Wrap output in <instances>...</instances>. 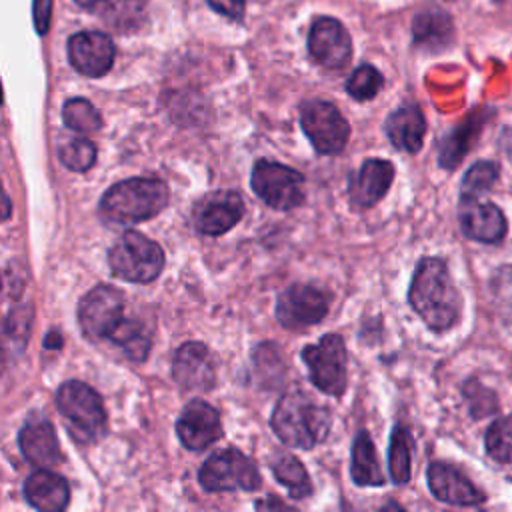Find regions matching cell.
Wrapping results in <instances>:
<instances>
[{
    "label": "cell",
    "mask_w": 512,
    "mask_h": 512,
    "mask_svg": "<svg viewBox=\"0 0 512 512\" xmlns=\"http://www.w3.org/2000/svg\"><path fill=\"white\" fill-rule=\"evenodd\" d=\"M408 304L432 332H446L458 322L462 296L442 258L428 256L416 264Z\"/></svg>",
    "instance_id": "cell-1"
},
{
    "label": "cell",
    "mask_w": 512,
    "mask_h": 512,
    "mask_svg": "<svg viewBox=\"0 0 512 512\" xmlns=\"http://www.w3.org/2000/svg\"><path fill=\"white\" fill-rule=\"evenodd\" d=\"M270 424L286 446L310 450L326 438L330 430V410L316 404L306 392L294 388L278 400Z\"/></svg>",
    "instance_id": "cell-2"
},
{
    "label": "cell",
    "mask_w": 512,
    "mask_h": 512,
    "mask_svg": "<svg viewBox=\"0 0 512 512\" xmlns=\"http://www.w3.org/2000/svg\"><path fill=\"white\" fill-rule=\"evenodd\" d=\"M170 198L168 186L158 178H130L110 186L102 200L100 212L106 220L134 224L156 216L166 208Z\"/></svg>",
    "instance_id": "cell-3"
},
{
    "label": "cell",
    "mask_w": 512,
    "mask_h": 512,
    "mask_svg": "<svg viewBox=\"0 0 512 512\" xmlns=\"http://www.w3.org/2000/svg\"><path fill=\"white\" fill-rule=\"evenodd\" d=\"M108 264L114 276L126 282L146 284L160 276L164 268V252L144 234L126 230L108 250Z\"/></svg>",
    "instance_id": "cell-4"
},
{
    "label": "cell",
    "mask_w": 512,
    "mask_h": 512,
    "mask_svg": "<svg viewBox=\"0 0 512 512\" xmlns=\"http://www.w3.org/2000/svg\"><path fill=\"white\" fill-rule=\"evenodd\" d=\"M56 404L80 440H96L106 430V410L100 396L84 382L70 380L58 388Z\"/></svg>",
    "instance_id": "cell-5"
},
{
    "label": "cell",
    "mask_w": 512,
    "mask_h": 512,
    "mask_svg": "<svg viewBox=\"0 0 512 512\" xmlns=\"http://www.w3.org/2000/svg\"><path fill=\"white\" fill-rule=\"evenodd\" d=\"M198 482L206 492H252L262 486V478L256 464L236 448H226L212 454L200 466Z\"/></svg>",
    "instance_id": "cell-6"
},
{
    "label": "cell",
    "mask_w": 512,
    "mask_h": 512,
    "mask_svg": "<svg viewBox=\"0 0 512 512\" xmlns=\"http://www.w3.org/2000/svg\"><path fill=\"white\" fill-rule=\"evenodd\" d=\"M250 186L274 210H292L304 202V176L272 160H258L254 164Z\"/></svg>",
    "instance_id": "cell-7"
},
{
    "label": "cell",
    "mask_w": 512,
    "mask_h": 512,
    "mask_svg": "<svg viewBox=\"0 0 512 512\" xmlns=\"http://www.w3.org/2000/svg\"><path fill=\"white\" fill-rule=\"evenodd\" d=\"M302 360L308 366L312 384L330 396H342L346 390V346L342 336L324 334L318 344L302 348Z\"/></svg>",
    "instance_id": "cell-8"
},
{
    "label": "cell",
    "mask_w": 512,
    "mask_h": 512,
    "mask_svg": "<svg viewBox=\"0 0 512 512\" xmlns=\"http://www.w3.org/2000/svg\"><path fill=\"white\" fill-rule=\"evenodd\" d=\"M300 126L318 154H338L350 138V124L340 110L326 100H310L300 108Z\"/></svg>",
    "instance_id": "cell-9"
},
{
    "label": "cell",
    "mask_w": 512,
    "mask_h": 512,
    "mask_svg": "<svg viewBox=\"0 0 512 512\" xmlns=\"http://www.w3.org/2000/svg\"><path fill=\"white\" fill-rule=\"evenodd\" d=\"M124 296L112 286H96L78 302V324L90 340L108 338L122 320Z\"/></svg>",
    "instance_id": "cell-10"
},
{
    "label": "cell",
    "mask_w": 512,
    "mask_h": 512,
    "mask_svg": "<svg viewBox=\"0 0 512 512\" xmlns=\"http://www.w3.org/2000/svg\"><path fill=\"white\" fill-rule=\"evenodd\" d=\"M328 312V294L310 284L286 288L276 302V318L288 330H300L322 322Z\"/></svg>",
    "instance_id": "cell-11"
},
{
    "label": "cell",
    "mask_w": 512,
    "mask_h": 512,
    "mask_svg": "<svg viewBox=\"0 0 512 512\" xmlns=\"http://www.w3.org/2000/svg\"><path fill=\"white\" fill-rule=\"evenodd\" d=\"M310 56L328 70L344 68L352 58V40L336 18H316L308 32Z\"/></svg>",
    "instance_id": "cell-12"
},
{
    "label": "cell",
    "mask_w": 512,
    "mask_h": 512,
    "mask_svg": "<svg viewBox=\"0 0 512 512\" xmlns=\"http://www.w3.org/2000/svg\"><path fill=\"white\" fill-rule=\"evenodd\" d=\"M244 214L242 196L234 190H218L206 194L196 202L192 220L198 232L206 236H220L228 232Z\"/></svg>",
    "instance_id": "cell-13"
},
{
    "label": "cell",
    "mask_w": 512,
    "mask_h": 512,
    "mask_svg": "<svg viewBox=\"0 0 512 512\" xmlns=\"http://www.w3.org/2000/svg\"><path fill=\"white\" fill-rule=\"evenodd\" d=\"M68 60L84 76H104L114 64V44L108 34L84 30L68 40Z\"/></svg>",
    "instance_id": "cell-14"
},
{
    "label": "cell",
    "mask_w": 512,
    "mask_h": 512,
    "mask_svg": "<svg viewBox=\"0 0 512 512\" xmlns=\"http://www.w3.org/2000/svg\"><path fill=\"white\" fill-rule=\"evenodd\" d=\"M176 432L188 450H204L222 436L220 414L204 400H192L184 406L176 422Z\"/></svg>",
    "instance_id": "cell-15"
},
{
    "label": "cell",
    "mask_w": 512,
    "mask_h": 512,
    "mask_svg": "<svg viewBox=\"0 0 512 512\" xmlns=\"http://www.w3.org/2000/svg\"><path fill=\"white\" fill-rule=\"evenodd\" d=\"M172 376L184 390H210L216 382V366L210 350L202 342L182 344L174 354Z\"/></svg>",
    "instance_id": "cell-16"
},
{
    "label": "cell",
    "mask_w": 512,
    "mask_h": 512,
    "mask_svg": "<svg viewBox=\"0 0 512 512\" xmlns=\"http://www.w3.org/2000/svg\"><path fill=\"white\" fill-rule=\"evenodd\" d=\"M458 222L470 240L486 244H498L508 230L502 210L496 204L480 202L478 198H460Z\"/></svg>",
    "instance_id": "cell-17"
},
{
    "label": "cell",
    "mask_w": 512,
    "mask_h": 512,
    "mask_svg": "<svg viewBox=\"0 0 512 512\" xmlns=\"http://www.w3.org/2000/svg\"><path fill=\"white\" fill-rule=\"evenodd\" d=\"M430 492L452 506H476L486 500V494L458 468L446 462H432L426 470Z\"/></svg>",
    "instance_id": "cell-18"
},
{
    "label": "cell",
    "mask_w": 512,
    "mask_h": 512,
    "mask_svg": "<svg viewBox=\"0 0 512 512\" xmlns=\"http://www.w3.org/2000/svg\"><path fill=\"white\" fill-rule=\"evenodd\" d=\"M394 180V164L382 158H368L348 184L352 206L370 208L384 198Z\"/></svg>",
    "instance_id": "cell-19"
},
{
    "label": "cell",
    "mask_w": 512,
    "mask_h": 512,
    "mask_svg": "<svg viewBox=\"0 0 512 512\" xmlns=\"http://www.w3.org/2000/svg\"><path fill=\"white\" fill-rule=\"evenodd\" d=\"M384 132L394 148L410 154L418 152L426 134V120L422 110L416 104L400 106L386 118Z\"/></svg>",
    "instance_id": "cell-20"
},
{
    "label": "cell",
    "mask_w": 512,
    "mask_h": 512,
    "mask_svg": "<svg viewBox=\"0 0 512 512\" xmlns=\"http://www.w3.org/2000/svg\"><path fill=\"white\" fill-rule=\"evenodd\" d=\"M18 444H20L24 458L40 468L56 466L62 460L54 426L46 420L28 422L20 430Z\"/></svg>",
    "instance_id": "cell-21"
},
{
    "label": "cell",
    "mask_w": 512,
    "mask_h": 512,
    "mask_svg": "<svg viewBox=\"0 0 512 512\" xmlns=\"http://www.w3.org/2000/svg\"><path fill=\"white\" fill-rule=\"evenodd\" d=\"M24 496L36 510L60 512L68 506L70 488L60 474L44 468L26 478Z\"/></svg>",
    "instance_id": "cell-22"
},
{
    "label": "cell",
    "mask_w": 512,
    "mask_h": 512,
    "mask_svg": "<svg viewBox=\"0 0 512 512\" xmlns=\"http://www.w3.org/2000/svg\"><path fill=\"white\" fill-rule=\"evenodd\" d=\"M414 42L428 50L446 48L454 38V26L446 12L426 10L420 12L412 22Z\"/></svg>",
    "instance_id": "cell-23"
},
{
    "label": "cell",
    "mask_w": 512,
    "mask_h": 512,
    "mask_svg": "<svg viewBox=\"0 0 512 512\" xmlns=\"http://www.w3.org/2000/svg\"><path fill=\"white\" fill-rule=\"evenodd\" d=\"M350 474L354 484L358 486H382L384 474L378 462V454L374 442L370 440L368 432H358L352 444V464Z\"/></svg>",
    "instance_id": "cell-24"
},
{
    "label": "cell",
    "mask_w": 512,
    "mask_h": 512,
    "mask_svg": "<svg viewBox=\"0 0 512 512\" xmlns=\"http://www.w3.org/2000/svg\"><path fill=\"white\" fill-rule=\"evenodd\" d=\"M486 114L484 112H476L472 114L464 124H460L458 128H454L440 146V164L444 168H454L460 164V160L464 158V154L470 150V146L474 144L476 136L480 134L482 126H484Z\"/></svg>",
    "instance_id": "cell-25"
},
{
    "label": "cell",
    "mask_w": 512,
    "mask_h": 512,
    "mask_svg": "<svg viewBox=\"0 0 512 512\" xmlns=\"http://www.w3.org/2000/svg\"><path fill=\"white\" fill-rule=\"evenodd\" d=\"M270 470H272L274 478L288 490V494L292 498L300 500V498H306L312 494V484H310L308 472L296 456H292L288 452L272 454Z\"/></svg>",
    "instance_id": "cell-26"
},
{
    "label": "cell",
    "mask_w": 512,
    "mask_h": 512,
    "mask_svg": "<svg viewBox=\"0 0 512 512\" xmlns=\"http://www.w3.org/2000/svg\"><path fill=\"white\" fill-rule=\"evenodd\" d=\"M388 468L394 484L402 486L412 476V434L404 424H396L390 436Z\"/></svg>",
    "instance_id": "cell-27"
},
{
    "label": "cell",
    "mask_w": 512,
    "mask_h": 512,
    "mask_svg": "<svg viewBox=\"0 0 512 512\" xmlns=\"http://www.w3.org/2000/svg\"><path fill=\"white\" fill-rule=\"evenodd\" d=\"M114 344H118L128 358L142 362L150 352V336L146 328L136 320H120L116 328L108 336Z\"/></svg>",
    "instance_id": "cell-28"
},
{
    "label": "cell",
    "mask_w": 512,
    "mask_h": 512,
    "mask_svg": "<svg viewBox=\"0 0 512 512\" xmlns=\"http://www.w3.org/2000/svg\"><path fill=\"white\" fill-rule=\"evenodd\" d=\"M484 448L494 462H512V416L498 418L488 426L484 436Z\"/></svg>",
    "instance_id": "cell-29"
},
{
    "label": "cell",
    "mask_w": 512,
    "mask_h": 512,
    "mask_svg": "<svg viewBox=\"0 0 512 512\" xmlns=\"http://www.w3.org/2000/svg\"><path fill=\"white\" fill-rule=\"evenodd\" d=\"M64 124L80 134L96 132L102 126L100 112L86 98H70L62 108Z\"/></svg>",
    "instance_id": "cell-30"
},
{
    "label": "cell",
    "mask_w": 512,
    "mask_h": 512,
    "mask_svg": "<svg viewBox=\"0 0 512 512\" xmlns=\"http://www.w3.org/2000/svg\"><path fill=\"white\" fill-rule=\"evenodd\" d=\"M498 180V166L490 160H480L472 164L460 184V198H478L488 192Z\"/></svg>",
    "instance_id": "cell-31"
},
{
    "label": "cell",
    "mask_w": 512,
    "mask_h": 512,
    "mask_svg": "<svg viewBox=\"0 0 512 512\" xmlns=\"http://www.w3.org/2000/svg\"><path fill=\"white\" fill-rule=\"evenodd\" d=\"M382 84H384L382 74H380L374 66L362 64V66H358V68L350 74V78H348V82H346V92H348L354 100L364 102V100L374 98V96L380 92Z\"/></svg>",
    "instance_id": "cell-32"
},
{
    "label": "cell",
    "mask_w": 512,
    "mask_h": 512,
    "mask_svg": "<svg viewBox=\"0 0 512 512\" xmlns=\"http://www.w3.org/2000/svg\"><path fill=\"white\" fill-rule=\"evenodd\" d=\"M62 164L74 172L88 170L96 160V146L88 138H72L60 150Z\"/></svg>",
    "instance_id": "cell-33"
},
{
    "label": "cell",
    "mask_w": 512,
    "mask_h": 512,
    "mask_svg": "<svg viewBox=\"0 0 512 512\" xmlns=\"http://www.w3.org/2000/svg\"><path fill=\"white\" fill-rule=\"evenodd\" d=\"M464 394L470 402V412L474 418H482L486 414H492L496 408H498V402L496 398H490V400H484L488 396H492L494 392H490L488 388H482L478 386V382H468L466 388H464Z\"/></svg>",
    "instance_id": "cell-34"
},
{
    "label": "cell",
    "mask_w": 512,
    "mask_h": 512,
    "mask_svg": "<svg viewBox=\"0 0 512 512\" xmlns=\"http://www.w3.org/2000/svg\"><path fill=\"white\" fill-rule=\"evenodd\" d=\"M490 290L498 302L512 306V266H500L490 278Z\"/></svg>",
    "instance_id": "cell-35"
},
{
    "label": "cell",
    "mask_w": 512,
    "mask_h": 512,
    "mask_svg": "<svg viewBox=\"0 0 512 512\" xmlns=\"http://www.w3.org/2000/svg\"><path fill=\"white\" fill-rule=\"evenodd\" d=\"M34 24L38 34H46L50 28V16H52V0H34Z\"/></svg>",
    "instance_id": "cell-36"
},
{
    "label": "cell",
    "mask_w": 512,
    "mask_h": 512,
    "mask_svg": "<svg viewBox=\"0 0 512 512\" xmlns=\"http://www.w3.org/2000/svg\"><path fill=\"white\" fill-rule=\"evenodd\" d=\"M206 2L216 12L228 16V18H234V20H240L246 10V0H206Z\"/></svg>",
    "instance_id": "cell-37"
},
{
    "label": "cell",
    "mask_w": 512,
    "mask_h": 512,
    "mask_svg": "<svg viewBox=\"0 0 512 512\" xmlns=\"http://www.w3.org/2000/svg\"><path fill=\"white\" fill-rule=\"evenodd\" d=\"M10 214H12V202H10L6 190H4V186H2V182H0V222L8 220Z\"/></svg>",
    "instance_id": "cell-38"
},
{
    "label": "cell",
    "mask_w": 512,
    "mask_h": 512,
    "mask_svg": "<svg viewBox=\"0 0 512 512\" xmlns=\"http://www.w3.org/2000/svg\"><path fill=\"white\" fill-rule=\"evenodd\" d=\"M76 4H80V6H84V8H92V6H96V4H100V2H104V0H74Z\"/></svg>",
    "instance_id": "cell-39"
}]
</instances>
